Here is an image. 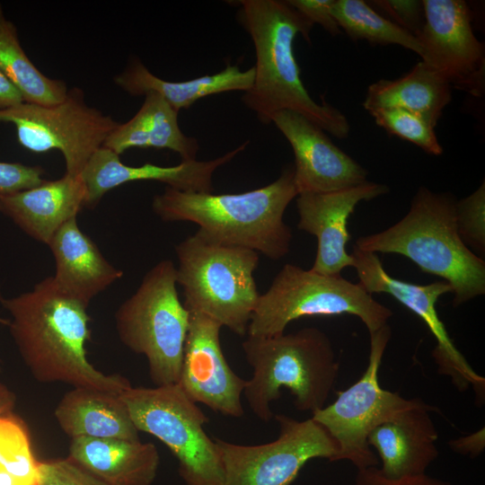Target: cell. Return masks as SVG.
I'll return each instance as SVG.
<instances>
[{
    "label": "cell",
    "instance_id": "cell-7",
    "mask_svg": "<svg viewBox=\"0 0 485 485\" xmlns=\"http://www.w3.org/2000/svg\"><path fill=\"white\" fill-rule=\"evenodd\" d=\"M176 267L170 260L154 265L137 291L115 313L121 342L148 363L155 386L179 382L190 312L176 288Z\"/></svg>",
    "mask_w": 485,
    "mask_h": 485
},
{
    "label": "cell",
    "instance_id": "cell-10",
    "mask_svg": "<svg viewBox=\"0 0 485 485\" xmlns=\"http://www.w3.org/2000/svg\"><path fill=\"white\" fill-rule=\"evenodd\" d=\"M392 335L388 324L370 334L367 367L361 377L337 399L312 413L338 445L336 462L348 461L357 470L379 466V460L367 442L371 431L382 423L424 403L405 399L381 387L378 372Z\"/></svg>",
    "mask_w": 485,
    "mask_h": 485
},
{
    "label": "cell",
    "instance_id": "cell-31",
    "mask_svg": "<svg viewBox=\"0 0 485 485\" xmlns=\"http://www.w3.org/2000/svg\"><path fill=\"white\" fill-rule=\"evenodd\" d=\"M38 485H110L69 457L39 462Z\"/></svg>",
    "mask_w": 485,
    "mask_h": 485
},
{
    "label": "cell",
    "instance_id": "cell-27",
    "mask_svg": "<svg viewBox=\"0 0 485 485\" xmlns=\"http://www.w3.org/2000/svg\"><path fill=\"white\" fill-rule=\"evenodd\" d=\"M0 72L13 84L27 103L50 106L63 101L68 93L62 80L42 74L22 48L15 25L0 4Z\"/></svg>",
    "mask_w": 485,
    "mask_h": 485
},
{
    "label": "cell",
    "instance_id": "cell-35",
    "mask_svg": "<svg viewBox=\"0 0 485 485\" xmlns=\"http://www.w3.org/2000/svg\"><path fill=\"white\" fill-rule=\"evenodd\" d=\"M352 485H454L447 481L430 477L427 474L390 479L385 477L378 466L357 470Z\"/></svg>",
    "mask_w": 485,
    "mask_h": 485
},
{
    "label": "cell",
    "instance_id": "cell-36",
    "mask_svg": "<svg viewBox=\"0 0 485 485\" xmlns=\"http://www.w3.org/2000/svg\"><path fill=\"white\" fill-rule=\"evenodd\" d=\"M449 446L455 453L468 454L472 458L480 455L485 448L484 428L468 436L452 439Z\"/></svg>",
    "mask_w": 485,
    "mask_h": 485
},
{
    "label": "cell",
    "instance_id": "cell-33",
    "mask_svg": "<svg viewBox=\"0 0 485 485\" xmlns=\"http://www.w3.org/2000/svg\"><path fill=\"white\" fill-rule=\"evenodd\" d=\"M43 174L40 166L0 162V198L39 186L45 181Z\"/></svg>",
    "mask_w": 485,
    "mask_h": 485
},
{
    "label": "cell",
    "instance_id": "cell-38",
    "mask_svg": "<svg viewBox=\"0 0 485 485\" xmlns=\"http://www.w3.org/2000/svg\"><path fill=\"white\" fill-rule=\"evenodd\" d=\"M15 400L14 393L0 382V417L13 413Z\"/></svg>",
    "mask_w": 485,
    "mask_h": 485
},
{
    "label": "cell",
    "instance_id": "cell-22",
    "mask_svg": "<svg viewBox=\"0 0 485 485\" xmlns=\"http://www.w3.org/2000/svg\"><path fill=\"white\" fill-rule=\"evenodd\" d=\"M68 457L110 485H151L160 462L154 444L119 438H72Z\"/></svg>",
    "mask_w": 485,
    "mask_h": 485
},
{
    "label": "cell",
    "instance_id": "cell-32",
    "mask_svg": "<svg viewBox=\"0 0 485 485\" xmlns=\"http://www.w3.org/2000/svg\"><path fill=\"white\" fill-rule=\"evenodd\" d=\"M367 4L416 38L423 30L426 22L423 0H375Z\"/></svg>",
    "mask_w": 485,
    "mask_h": 485
},
{
    "label": "cell",
    "instance_id": "cell-3",
    "mask_svg": "<svg viewBox=\"0 0 485 485\" xmlns=\"http://www.w3.org/2000/svg\"><path fill=\"white\" fill-rule=\"evenodd\" d=\"M298 195L294 169L273 182L242 193L187 192L167 187L154 197L152 207L163 221H188L209 242L242 247L271 260L285 257L292 232L283 216Z\"/></svg>",
    "mask_w": 485,
    "mask_h": 485
},
{
    "label": "cell",
    "instance_id": "cell-13",
    "mask_svg": "<svg viewBox=\"0 0 485 485\" xmlns=\"http://www.w3.org/2000/svg\"><path fill=\"white\" fill-rule=\"evenodd\" d=\"M352 267L356 269L359 284L369 293L390 295L418 315L428 327L436 340L432 357L438 374L451 378L461 392L472 387L480 399L484 397L485 378L477 374L450 338L436 309L439 297L452 293L451 286L442 280L418 285L392 277L384 269L377 253L354 246Z\"/></svg>",
    "mask_w": 485,
    "mask_h": 485
},
{
    "label": "cell",
    "instance_id": "cell-12",
    "mask_svg": "<svg viewBox=\"0 0 485 485\" xmlns=\"http://www.w3.org/2000/svg\"><path fill=\"white\" fill-rule=\"evenodd\" d=\"M274 419L279 433L266 444L244 445L213 438L224 469L222 485H290L307 462H336V442L312 418L297 420L278 414Z\"/></svg>",
    "mask_w": 485,
    "mask_h": 485
},
{
    "label": "cell",
    "instance_id": "cell-17",
    "mask_svg": "<svg viewBox=\"0 0 485 485\" xmlns=\"http://www.w3.org/2000/svg\"><path fill=\"white\" fill-rule=\"evenodd\" d=\"M387 192L386 185L366 181L340 190L297 195V227L317 239V251L311 270L335 276L340 275L343 269L352 267L353 259L346 247L349 239L348 217L359 202Z\"/></svg>",
    "mask_w": 485,
    "mask_h": 485
},
{
    "label": "cell",
    "instance_id": "cell-23",
    "mask_svg": "<svg viewBox=\"0 0 485 485\" xmlns=\"http://www.w3.org/2000/svg\"><path fill=\"white\" fill-rule=\"evenodd\" d=\"M54 415L71 438L139 440L120 393L75 387L62 397Z\"/></svg>",
    "mask_w": 485,
    "mask_h": 485
},
{
    "label": "cell",
    "instance_id": "cell-1",
    "mask_svg": "<svg viewBox=\"0 0 485 485\" xmlns=\"http://www.w3.org/2000/svg\"><path fill=\"white\" fill-rule=\"evenodd\" d=\"M0 304L12 317L8 327L18 352L38 382L114 393L131 387L126 377L106 375L88 361V305L63 293L53 277L17 296L1 297Z\"/></svg>",
    "mask_w": 485,
    "mask_h": 485
},
{
    "label": "cell",
    "instance_id": "cell-6",
    "mask_svg": "<svg viewBox=\"0 0 485 485\" xmlns=\"http://www.w3.org/2000/svg\"><path fill=\"white\" fill-rule=\"evenodd\" d=\"M175 251L176 282L188 311L246 335L260 295L253 276L259 253L209 242L197 232L177 244Z\"/></svg>",
    "mask_w": 485,
    "mask_h": 485
},
{
    "label": "cell",
    "instance_id": "cell-40",
    "mask_svg": "<svg viewBox=\"0 0 485 485\" xmlns=\"http://www.w3.org/2000/svg\"><path fill=\"white\" fill-rule=\"evenodd\" d=\"M13 415V414L12 413L7 416L0 417V445L8 429Z\"/></svg>",
    "mask_w": 485,
    "mask_h": 485
},
{
    "label": "cell",
    "instance_id": "cell-20",
    "mask_svg": "<svg viewBox=\"0 0 485 485\" xmlns=\"http://www.w3.org/2000/svg\"><path fill=\"white\" fill-rule=\"evenodd\" d=\"M80 175L66 173L55 181L0 198V212L35 240L48 244L58 228L85 206Z\"/></svg>",
    "mask_w": 485,
    "mask_h": 485
},
{
    "label": "cell",
    "instance_id": "cell-26",
    "mask_svg": "<svg viewBox=\"0 0 485 485\" xmlns=\"http://www.w3.org/2000/svg\"><path fill=\"white\" fill-rule=\"evenodd\" d=\"M451 99L450 84L421 60L401 77L369 85L362 105L368 112L387 108L405 110L435 128Z\"/></svg>",
    "mask_w": 485,
    "mask_h": 485
},
{
    "label": "cell",
    "instance_id": "cell-15",
    "mask_svg": "<svg viewBox=\"0 0 485 485\" xmlns=\"http://www.w3.org/2000/svg\"><path fill=\"white\" fill-rule=\"evenodd\" d=\"M222 326L211 318L190 312L189 329L178 385L193 402L225 416L244 415L242 405L247 380L227 363L220 343Z\"/></svg>",
    "mask_w": 485,
    "mask_h": 485
},
{
    "label": "cell",
    "instance_id": "cell-41",
    "mask_svg": "<svg viewBox=\"0 0 485 485\" xmlns=\"http://www.w3.org/2000/svg\"><path fill=\"white\" fill-rule=\"evenodd\" d=\"M1 297H2V296H1V295H0V298H1ZM0 323H1V324H4V325H7V326H8V324H9V320H7V319H3V318H0Z\"/></svg>",
    "mask_w": 485,
    "mask_h": 485
},
{
    "label": "cell",
    "instance_id": "cell-21",
    "mask_svg": "<svg viewBox=\"0 0 485 485\" xmlns=\"http://www.w3.org/2000/svg\"><path fill=\"white\" fill-rule=\"evenodd\" d=\"M48 245L56 263L57 287L86 305L123 275L81 231L76 217L62 225Z\"/></svg>",
    "mask_w": 485,
    "mask_h": 485
},
{
    "label": "cell",
    "instance_id": "cell-25",
    "mask_svg": "<svg viewBox=\"0 0 485 485\" xmlns=\"http://www.w3.org/2000/svg\"><path fill=\"white\" fill-rule=\"evenodd\" d=\"M254 68L242 71L238 66L227 65L214 75H207L183 82H170L152 74L137 58L114 77L122 90L133 96L154 92L161 95L173 109L190 107L196 101L208 95L232 92H247L253 84Z\"/></svg>",
    "mask_w": 485,
    "mask_h": 485
},
{
    "label": "cell",
    "instance_id": "cell-18",
    "mask_svg": "<svg viewBox=\"0 0 485 485\" xmlns=\"http://www.w3.org/2000/svg\"><path fill=\"white\" fill-rule=\"evenodd\" d=\"M249 141L235 149L209 161L181 162L174 166L145 163L124 164L119 155L101 146L88 160L80 176L86 189L85 206L93 207L109 190L136 181H155L187 192H212L215 171L229 163L244 150Z\"/></svg>",
    "mask_w": 485,
    "mask_h": 485
},
{
    "label": "cell",
    "instance_id": "cell-16",
    "mask_svg": "<svg viewBox=\"0 0 485 485\" xmlns=\"http://www.w3.org/2000/svg\"><path fill=\"white\" fill-rule=\"evenodd\" d=\"M271 122L294 152V180L298 195L340 190L367 181V171L303 115L280 110L273 115Z\"/></svg>",
    "mask_w": 485,
    "mask_h": 485
},
{
    "label": "cell",
    "instance_id": "cell-5",
    "mask_svg": "<svg viewBox=\"0 0 485 485\" xmlns=\"http://www.w3.org/2000/svg\"><path fill=\"white\" fill-rule=\"evenodd\" d=\"M242 349L252 376L243 394L253 414L264 422L275 414L271 403L287 389L300 411L322 409L335 384L340 363L329 337L315 327L271 337H251Z\"/></svg>",
    "mask_w": 485,
    "mask_h": 485
},
{
    "label": "cell",
    "instance_id": "cell-11",
    "mask_svg": "<svg viewBox=\"0 0 485 485\" xmlns=\"http://www.w3.org/2000/svg\"><path fill=\"white\" fill-rule=\"evenodd\" d=\"M0 122L14 126L19 144L27 150L61 152L66 173L74 176L81 174L93 154L119 124L88 106L79 88L68 90L66 99L55 105L22 102L0 110Z\"/></svg>",
    "mask_w": 485,
    "mask_h": 485
},
{
    "label": "cell",
    "instance_id": "cell-28",
    "mask_svg": "<svg viewBox=\"0 0 485 485\" xmlns=\"http://www.w3.org/2000/svg\"><path fill=\"white\" fill-rule=\"evenodd\" d=\"M331 13L340 30L353 40L374 45L396 44L422 56L418 39L377 13L363 0H334Z\"/></svg>",
    "mask_w": 485,
    "mask_h": 485
},
{
    "label": "cell",
    "instance_id": "cell-19",
    "mask_svg": "<svg viewBox=\"0 0 485 485\" xmlns=\"http://www.w3.org/2000/svg\"><path fill=\"white\" fill-rule=\"evenodd\" d=\"M438 411L426 402L410 409L394 419L374 428L367 437L368 445L380 459V472L387 478L426 474L439 455L436 447L438 433L429 415Z\"/></svg>",
    "mask_w": 485,
    "mask_h": 485
},
{
    "label": "cell",
    "instance_id": "cell-34",
    "mask_svg": "<svg viewBox=\"0 0 485 485\" xmlns=\"http://www.w3.org/2000/svg\"><path fill=\"white\" fill-rule=\"evenodd\" d=\"M334 0H288L287 3L304 16L313 25L320 24L336 36L341 30L334 19L331 8Z\"/></svg>",
    "mask_w": 485,
    "mask_h": 485
},
{
    "label": "cell",
    "instance_id": "cell-39",
    "mask_svg": "<svg viewBox=\"0 0 485 485\" xmlns=\"http://www.w3.org/2000/svg\"><path fill=\"white\" fill-rule=\"evenodd\" d=\"M0 485H29L7 471L0 462Z\"/></svg>",
    "mask_w": 485,
    "mask_h": 485
},
{
    "label": "cell",
    "instance_id": "cell-29",
    "mask_svg": "<svg viewBox=\"0 0 485 485\" xmlns=\"http://www.w3.org/2000/svg\"><path fill=\"white\" fill-rule=\"evenodd\" d=\"M369 113L389 134L416 145L429 154L443 153L434 128L419 115L397 108L378 109Z\"/></svg>",
    "mask_w": 485,
    "mask_h": 485
},
{
    "label": "cell",
    "instance_id": "cell-2",
    "mask_svg": "<svg viewBox=\"0 0 485 485\" xmlns=\"http://www.w3.org/2000/svg\"><path fill=\"white\" fill-rule=\"evenodd\" d=\"M238 20L251 38L256 62L252 86L243 103L265 124L280 110L297 112L338 138H346L350 125L346 116L322 100L317 103L301 79L294 53L298 34L310 41L313 24L287 1H239Z\"/></svg>",
    "mask_w": 485,
    "mask_h": 485
},
{
    "label": "cell",
    "instance_id": "cell-9",
    "mask_svg": "<svg viewBox=\"0 0 485 485\" xmlns=\"http://www.w3.org/2000/svg\"><path fill=\"white\" fill-rule=\"evenodd\" d=\"M138 431L163 442L178 462L186 485H222L224 469L205 413L176 384L129 387L120 393Z\"/></svg>",
    "mask_w": 485,
    "mask_h": 485
},
{
    "label": "cell",
    "instance_id": "cell-14",
    "mask_svg": "<svg viewBox=\"0 0 485 485\" xmlns=\"http://www.w3.org/2000/svg\"><path fill=\"white\" fill-rule=\"evenodd\" d=\"M426 22L417 37L422 61L450 86L474 97L485 91V47L463 0H423Z\"/></svg>",
    "mask_w": 485,
    "mask_h": 485
},
{
    "label": "cell",
    "instance_id": "cell-8",
    "mask_svg": "<svg viewBox=\"0 0 485 485\" xmlns=\"http://www.w3.org/2000/svg\"><path fill=\"white\" fill-rule=\"evenodd\" d=\"M355 315L374 333L387 324L392 311L374 299L359 283L285 264L260 295L247 334L271 337L306 316Z\"/></svg>",
    "mask_w": 485,
    "mask_h": 485
},
{
    "label": "cell",
    "instance_id": "cell-37",
    "mask_svg": "<svg viewBox=\"0 0 485 485\" xmlns=\"http://www.w3.org/2000/svg\"><path fill=\"white\" fill-rule=\"evenodd\" d=\"M24 102L19 91L0 72V110Z\"/></svg>",
    "mask_w": 485,
    "mask_h": 485
},
{
    "label": "cell",
    "instance_id": "cell-30",
    "mask_svg": "<svg viewBox=\"0 0 485 485\" xmlns=\"http://www.w3.org/2000/svg\"><path fill=\"white\" fill-rule=\"evenodd\" d=\"M456 224L463 242L478 252L485 251V183L468 197L456 200Z\"/></svg>",
    "mask_w": 485,
    "mask_h": 485
},
{
    "label": "cell",
    "instance_id": "cell-4",
    "mask_svg": "<svg viewBox=\"0 0 485 485\" xmlns=\"http://www.w3.org/2000/svg\"><path fill=\"white\" fill-rule=\"evenodd\" d=\"M456 200L448 193L418 190L407 215L387 229L359 237L356 247L375 253H395L422 272L447 282L459 306L485 293V261L461 239Z\"/></svg>",
    "mask_w": 485,
    "mask_h": 485
},
{
    "label": "cell",
    "instance_id": "cell-24",
    "mask_svg": "<svg viewBox=\"0 0 485 485\" xmlns=\"http://www.w3.org/2000/svg\"><path fill=\"white\" fill-rule=\"evenodd\" d=\"M178 113L161 95L148 92L135 116L119 123L102 146L119 155L130 148L169 149L182 162L194 161L199 150L198 140L181 130Z\"/></svg>",
    "mask_w": 485,
    "mask_h": 485
}]
</instances>
